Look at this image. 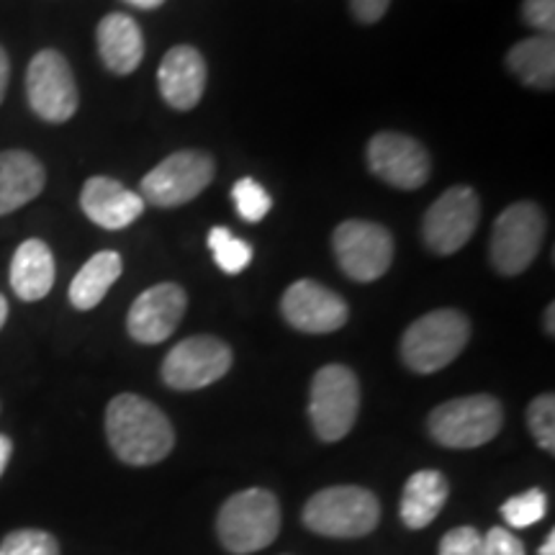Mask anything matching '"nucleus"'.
I'll return each mask as SVG.
<instances>
[{
    "label": "nucleus",
    "instance_id": "c85d7f7f",
    "mask_svg": "<svg viewBox=\"0 0 555 555\" xmlns=\"http://www.w3.org/2000/svg\"><path fill=\"white\" fill-rule=\"evenodd\" d=\"M440 555H483V538L476 527H455L442 535Z\"/></svg>",
    "mask_w": 555,
    "mask_h": 555
},
{
    "label": "nucleus",
    "instance_id": "423d86ee",
    "mask_svg": "<svg viewBox=\"0 0 555 555\" xmlns=\"http://www.w3.org/2000/svg\"><path fill=\"white\" fill-rule=\"evenodd\" d=\"M360 412V384L347 365L319 367L311 380L309 416L319 440L339 442L356 427Z\"/></svg>",
    "mask_w": 555,
    "mask_h": 555
},
{
    "label": "nucleus",
    "instance_id": "2eb2a0df",
    "mask_svg": "<svg viewBox=\"0 0 555 555\" xmlns=\"http://www.w3.org/2000/svg\"><path fill=\"white\" fill-rule=\"evenodd\" d=\"M189 307V296L176 283H157L137 296L127 317V330L139 345H159L176 335Z\"/></svg>",
    "mask_w": 555,
    "mask_h": 555
},
{
    "label": "nucleus",
    "instance_id": "1a4fd4ad",
    "mask_svg": "<svg viewBox=\"0 0 555 555\" xmlns=\"http://www.w3.org/2000/svg\"><path fill=\"white\" fill-rule=\"evenodd\" d=\"M335 255L347 278L360 283L378 281L393 262V237L386 227L350 219L335 229Z\"/></svg>",
    "mask_w": 555,
    "mask_h": 555
},
{
    "label": "nucleus",
    "instance_id": "9d476101",
    "mask_svg": "<svg viewBox=\"0 0 555 555\" xmlns=\"http://www.w3.org/2000/svg\"><path fill=\"white\" fill-rule=\"evenodd\" d=\"M232 347L211 335L178 343L163 360V380L176 391H198L217 384L232 367Z\"/></svg>",
    "mask_w": 555,
    "mask_h": 555
},
{
    "label": "nucleus",
    "instance_id": "f3484780",
    "mask_svg": "<svg viewBox=\"0 0 555 555\" xmlns=\"http://www.w3.org/2000/svg\"><path fill=\"white\" fill-rule=\"evenodd\" d=\"M82 214L103 229H127L142 217L144 198L139 193L124 189L119 180L106 176L88 178L80 193Z\"/></svg>",
    "mask_w": 555,
    "mask_h": 555
},
{
    "label": "nucleus",
    "instance_id": "ddd939ff",
    "mask_svg": "<svg viewBox=\"0 0 555 555\" xmlns=\"http://www.w3.org/2000/svg\"><path fill=\"white\" fill-rule=\"evenodd\" d=\"M367 168L384 183L416 191L429 178V155L416 139L401 131H380L367 144Z\"/></svg>",
    "mask_w": 555,
    "mask_h": 555
},
{
    "label": "nucleus",
    "instance_id": "a878e982",
    "mask_svg": "<svg viewBox=\"0 0 555 555\" xmlns=\"http://www.w3.org/2000/svg\"><path fill=\"white\" fill-rule=\"evenodd\" d=\"M232 198H234V206H237L240 217L249 221V224L266 219L270 208H273V198H270V193L253 178H242L232 189Z\"/></svg>",
    "mask_w": 555,
    "mask_h": 555
},
{
    "label": "nucleus",
    "instance_id": "473e14b6",
    "mask_svg": "<svg viewBox=\"0 0 555 555\" xmlns=\"http://www.w3.org/2000/svg\"><path fill=\"white\" fill-rule=\"evenodd\" d=\"M9 75H11V62L3 47H0V103H3L5 88H9Z\"/></svg>",
    "mask_w": 555,
    "mask_h": 555
},
{
    "label": "nucleus",
    "instance_id": "cd10ccee",
    "mask_svg": "<svg viewBox=\"0 0 555 555\" xmlns=\"http://www.w3.org/2000/svg\"><path fill=\"white\" fill-rule=\"evenodd\" d=\"M0 555H60V543L44 530H13L0 543Z\"/></svg>",
    "mask_w": 555,
    "mask_h": 555
},
{
    "label": "nucleus",
    "instance_id": "5701e85b",
    "mask_svg": "<svg viewBox=\"0 0 555 555\" xmlns=\"http://www.w3.org/2000/svg\"><path fill=\"white\" fill-rule=\"evenodd\" d=\"M506 65L525 86L538 90H553L555 86V41L553 37L522 39L506 54Z\"/></svg>",
    "mask_w": 555,
    "mask_h": 555
},
{
    "label": "nucleus",
    "instance_id": "0eeeda50",
    "mask_svg": "<svg viewBox=\"0 0 555 555\" xmlns=\"http://www.w3.org/2000/svg\"><path fill=\"white\" fill-rule=\"evenodd\" d=\"M545 227V214L538 204L519 201L504 208L491 232V262L499 273H525L543 247Z\"/></svg>",
    "mask_w": 555,
    "mask_h": 555
},
{
    "label": "nucleus",
    "instance_id": "aec40b11",
    "mask_svg": "<svg viewBox=\"0 0 555 555\" xmlns=\"http://www.w3.org/2000/svg\"><path fill=\"white\" fill-rule=\"evenodd\" d=\"M54 255L41 240L21 242L11 260V288L21 301H41L54 286Z\"/></svg>",
    "mask_w": 555,
    "mask_h": 555
},
{
    "label": "nucleus",
    "instance_id": "c756f323",
    "mask_svg": "<svg viewBox=\"0 0 555 555\" xmlns=\"http://www.w3.org/2000/svg\"><path fill=\"white\" fill-rule=\"evenodd\" d=\"M522 18L532 29L543 34V37H553L555 31V0H525L522 3Z\"/></svg>",
    "mask_w": 555,
    "mask_h": 555
},
{
    "label": "nucleus",
    "instance_id": "393cba45",
    "mask_svg": "<svg viewBox=\"0 0 555 555\" xmlns=\"http://www.w3.org/2000/svg\"><path fill=\"white\" fill-rule=\"evenodd\" d=\"M545 512H547V496L545 491L540 489H530L525 491V494L506 499L502 504V517L506 519V525L517 527V530L538 525L540 519L545 517Z\"/></svg>",
    "mask_w": 555,
    "mask_h": 555
},
{
    "label": "nucleus",
    "instance_id": "2f4dec72",
    "mask_svg": "<svg viewBox=\"0 0 555 555\" xmlns=\"http://www.w3.org/2000/svg\"><path fill=\"white\" fill-rule=\"evenodd\" d=\"M391 0H350V11L360 24H376L386 16Z\"/></svg>",
    "mask_w": 555,
    "mask_h": 555
},
{
    "label": "nucleus",
    "instance_id": "f257e3e1",
    "mask_svg": "<svg viewBox=\"0 0 555 555\" xmlns=\"http://www.w3.org/2000/svg\"><path fill=\"white\" fill-rule=\"evenodd\" d=\"M106 437L127 466H155L176 448V429L163 409L137 393H119L108 401Z\"/></svg>",
    "mask_w": 555,
    "mask_h": 555
},
{
    "label": "nucleus",
    "instance_id": "72a5a7b5",
    "mask_svg": "<svg viewBox=\"0 0 555 555\" xmlns=\"http://www.w3.org/2000/svg\"><path fill=\"white\" fill-rule=\"evenodd\" d=\"M11 453H13V442H11V437L0 435V476H3L5 466H9Z\"/></svg>",
    "mask_w": 555,
    "mask_h": 555
},
{
    "label": "nucleus",
    "instance_id": "9b49d317",
    "mask_svg": "<svg viewBox=\"0 0 555 555\" xmlns=\"http://www.w3.org/2000/svg\"><path fill=\"white\" fill-rule=\"evenodd\" d=\"M214 170V159L206 152H176L142 178V198L159 208L183 206L208 189Z\"/></svg>",
    "mask_w": 555,
    "mask_h": 555
},
{
    "label": "nucleus",
    "instance_id": "f8f14e48",
    "mask_svg": "<svg viewBox=\"0 0 555 555\" xmlns=\"http://www.w3.org/2000/svg\"><path fill=\"white\" fill-rule=\"evenodd\" d=\"M481 219V201L468 185H455L427 208L422 221L425 245L437 255H453L474 237Z\"/></svg>",
    "mask_w": 555,
    "mask_h": 555
},
{
    "label": "nucleus",
    "instance_id": "a211bd4d",
    "mask_svg": "<svg viewBox=\"0 0 555 555\" xmlns=\"http://www.w3.org/2000/svg\"><path fill=\"white\" fill-rule=\"evenodd\" d=\"M95 41H99L101 62L106 65L108 73L131 75L142 65V29L127 13H108V16H103L99 29H95Z\"/></svg>",
    "mask_w": 555,
    "mask_h": 555
},
{
    "label": "nucleus",
    "instance_id": "4be33fe9",
    "mask_svg": "<svg viewBox=\"0 0 555 555\" xmlns=\"http://www.w3.org/2000/svg\"><path fill=\"white\" fill-rule=\"evenodd\" d=\"M121 270V255L114 249H103V253L93 255L69 283V304L78 311L95 309L106 298L111 286L119 281Z\"/></svg>",
    "mask_w": 555,
    "mask_h": 555
},
{
    "label": "nucleus",
    "instance_id": "4c0bfd02",
    "mask_svg": "<svg viewBox=\"0 0 555 555\" xmlns=\"http://www.w3.org/2000/svg\"><path fill=\"white\" fill-rule=\"evenodd\" d=\"M5 319H9V301H5V298L0 296V330H3Z\"/></svg>",
    "mask_w": 555,
    "mask_h": 555
},
{
    "label": "nucleus",
    "instance_id": "412c9836",
    "mask_svg": "<svg viewBox=\"0 0 555 555\" xmlns=\"http://www.w3.org/2000/svg\"><path fill=\"white\" fill-rule=\"evenodd\" d=\"M450 486L448 478L440 470H416L406 478L404 491H401V522L409 530H425L427 525H433L437 515L442 512V506L448 502Z\"/></svg>",
    "mask_w": 555,
    "mask_h": 555
},
{
    "label": "nucleus",
    "instance_id": "4468645a",
    "mask_svg": "<svg viewBox=\"0 0 555 555\" xmlns=\"http://www.w3.org/2000/svg\"><path fill=\"white\" fill-rule=\"evenodd\" d=\"M281 311L291 327L307 332V335H330V332L343 330L347 322L345 298L311 278L288 286L283 294Z\"/></svg>",
    "mask_w": 555,
    "mask_h": 555
},
{
    "label": "nucleus",
    "instance_id": "b1692460",
    "mask_svg": "<svg viewBox=\"0 0 555 555\" xmlns=\"http://www.w3.org/2000/svg\"><path fill=\"white\" fill-rule=\"evenodd\" d=\"M208 247H211L217 266L229 275H237L253 262V245L229 232L227 227H214L208 232Z\"/></svg>",
    "mask_w": 555,
    "mask_h": 555
},
{
    "label": "nucleus",
    "instance_id": "f704fd0d",
    "mask_svg": "<svg viewBox=\"0 0 555 555\" xmlns=\"http://www.w3.org/2000/svg\"><path fill=\"white\" fill-rule=\"evenodd\" d=\"M124 3L134 5V9H139V11H155L165 3V0H124Z\"/></svg>",
    "mask_w": 555,
    "mask_h": 555
},
{
    "label": "nucleus",
    "instance_id": "f03ea898",
    "mask_svg": "<svg viewBox=\"0 0 555 555\" xmlns=\"http://www.w3.org/2000/svg\"><path fill=\"white\" fill-rule=\"evenodd\" d=\"M281 532V504L273 491L245 489L221 504L217 535L232 555L258 553Z\"/></svg>",
    "mask_w": 555,
    "mask_h": 555
},
{
    "label": "nucleus",
    "instance_id": "20e7f679",
    "mask_svg": "<svg viewBox=\"0 0 555 555\" xmlns=\"http://www.w3.org/2000/svg\"><path fill=\"white\" fill-rule=\"evenodd\" d=\"M470 322L455 309H437L409 324L401 337V360L409 371L429 373L442 371L466 350Z\"/></svg>",
    "mask_w": 555,
    "mask_h": 555
},
{
    "label": "nucleus",
    "instance_id": "6ab92c4d",
    "mask_svg": "<svg viewBox=\"0 0 555 555\" xmlns=\"http://www.w3.org/2000/svg\"><path fill=\"white\" fill-rule=\"evenodd\" d=\"M47 170L31 152H0V217L31 204L44 191Z\"/></svg>",
    "mask_w": 555,
    "mask_h": 555
},
{
    "label": "nucleus",
    "instance_id": "39448f33",
    "mask_svg": "<svg viewBox=\"0 0 555 555\" xmlns=\"http://www.w3.org/2000/svg\"><path fill=\"white\" fill-rule=\"evenodd\" d=\"M504 427L502 401L489 393L450 399L427 416V429L437 446L450 450H474L491 442Z\"/></svg>",
    "mask_w": 555,
    "mask_h": 555
},
{
    "label": "nucleus",
    "instance_id": "bb28decb",
    "mask_svg": "<svg viewBox=\"0 0 555 555\" xmlns=\"http://www.w3.org/2000/svg\"><path fill=\"white\" fill-rule=\"evenodd\" d=\"M527 425L535 437V442L545 453H555V397L553 393H543V397L532 399L527 406Z\"/></svg>",
    "mask_w": 555,
    "mask_h": 555
},
{
    "label": "nucleus",
    "instance_id": "6e6552de",
    "mask_svg": "<svg viewBox=\"0 0 555 555\" xmlns=\"http://www.w3.org/2000/svg\"><path fill=\"white\" fill-rule=\"evenodd\" d=\"M26 99L41 121L65 124L78 111V82L65 54L41 50L26 69Z\"/></svg>",
    "mask_w": 555,
    "mask_h": 555
},
{
    "label": "nucleus",
    "instance_id": "dca6fc26",
    "mask_svg": "<svg viewBox=\"0 0 555 555\" xmlns=\"http://www.w3.org/2000/svg\"><path fill=\"white\" fill-rule=\"evenodd\" d=\"M206 62L196 47L180 44L165 54L159 62V93L178 111L196 108L206 90Z\"/></svg>",
    "mask_w": 555,
    "mask_h": 555
},
{
    "label": "nucleus",
    "instance_id": "c9c22d12",
    "mask_svg": "<svg viewBox=\"0 0 555 555\" xmlns=\"http://www.w3.org/2000/svg\"><path fill=\"white\" fill-rule=\"evenodd\" d=\"M540 555H555V530L547 532L545 543L540 545Z\"/></svg>",
    "mask_w": 555,
    "mask_h": 555
},
{
    "label": "nucleus",
    "instance_id": "7c9ffc66",
    "mask_svg": "<svg viewBox=\"0 0 555 555\" xmlns=\"http://www.w3.org/2000/svg\"><path fill=\"white\" fill-rule=\"evenodd\" d=\"M483 555H527L525 543L504 527H491L483 538Z\"/></svg>",
    "mask_w": 555,
    "mask_h": 555
},
{
    "label": "nucleus",
    "instance_id": "7ed1b4c3",
    "mask_svg": "<svg viewBox=\"0 0 555 555\" xmlns=\"http://www.w3.org/2000/svg\"><path fill=\"white\" fill-rule=\"evenodd\" d=\"M380 522V504L363 486H330L304 506V525L322 538H365Z\"/></svg>",
    "mask_w": 555,
    "mask_h": 555
},
{
    "label": "nucleus",
    "instance_id": "e433bc0d",
    "mask_svg": "<svg viewBox=\"0 0 555 555\" xmlns=\"http://www.w3.org/2000/svg\"><path fill=\"white\" fill-rule=\"evenodd\" d=\"M545 330L547 335H555V304H551L545 311Z\"/></svg>",
    "mask_w": 555,
    "mask_h": 555
}]
</instances>
